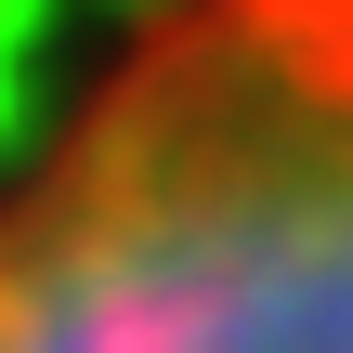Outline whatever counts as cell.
I'll return each mask as SVG.
<instances>
[{
    "label": "cell",
    "mask_w": 353,
    "mask_h": 353,
    "mask_svg": "<svg viewBox=\"0 0 353 353\" xmlns=\"http://www.w3.org/2000/svg\"><path fill=\"white\" fill-rule=\"evenodd\" d=\"M0 353H353V0H131L0 170Z\"/></svg>",
    "instance_id": "cell-1"
}]
</instances>
